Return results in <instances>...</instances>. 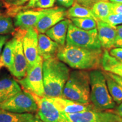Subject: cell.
Returning <instances> with one entry per match:
<instances>
[{"instance_id":"6da1fadb","label":"cell","mask_w":122,"mask_h":122,"mask_svg":"<svg viewBox=\"0 0 122 122\" xmlns=\"http://www.w3.org/2000/svg\"><path fill=\"white\" fill-rule=\"evenodd\" d=\"M103 52V49H89L66 44L59 47L57 57L74 69L91 71L101 68Z\"/></svg>"},{"instance_id":"7a4b0ae2","label":"cell","mask_w":122,"mask_h":122,"mask_svg":"<svg viewBox=\"0 0 122 122\" xmlns=\"http://www.w3.org/2000/svg\"><path fill=\"white\" fill-rule=\"evenodd\" d=\"M42 74L44 97H62L64 86L70 74V70L66 64L57 57L44 60Z\"/></svg>"},{"instance_id":"3957f363","label":"cell","mask_w":122,"mask_h":122,"mask_svg":"<svg viewBox=\"0 0 122 122\" xmlns=\"http://www.w3.org/2000/svg\"><path fill=\"white\" fill-rule=\"evenodd\" d=\"M89 73L86 70H76L70 72L63 90L62 97L83 104L91 103Z\"/></svg>"},{"instance_id":"277c9868","label":"cell","mask_w":122,"mask_h":122,"mask_svg":"<svg viewBox=\"0 0 122 122\" xmlns=\"http://www.w3.org/2000/svg\"><path fill=\"white\" fill-rule=\"evenodd\" d=\"M91 84L90 100L98 111L110 110L117 106L110 94L103 71L100 69L89 71Z\"/></svg>"},{"instance_id":"5b68a950","label":"cell","mask_w":122,"mask_h":122,"mask_svg":"<svg viewBox=\"0 0 122 122\" xmlns=\"http://www.w3.org/2000/svg\"><path fill=\"white\" fill-rule=\"evenodd\" d=\"M66 44L89 49H102L98 36L97 28L84 30L78 28L72 22L68 26Z\"/></svg>"},{"instance_id":"8992f818","label":"cell","mask_w":122,"mask_h":122,"mask_svg":"<svg viewBox=\"0 0 122 122\" xmlns=\"http://www.w3.org/2000/svg\"><path fill=\"white\" fill-rule=\"evenodd\" d=\"M43 59L40 56L37 58L34 66L27 70L26 75L18 80L24 89L40 97L44 96V86L42 74Z\"/></svg>"},{"instance_id":"52a82bcc","label":"cell","mask_w":122,"mask_h":122,"mask_svg":"<svg viewBox=\"0 0 122 122\" xmlns=\"http://www.w3.org/2000/svg\"><path fill=\"white\" fill-rule=\"evenodd\" d=\"M0 109L15 113H32L37 111L38 106L32 94L21 91L0 103Z\"/></svg>"},{"instance_id":"ba28073f","label":"cell","mask_w":122,"mask_h":122,"mask_svg":"<svg viewBox=\"0 0 122 122\" xmlns=\"http://www.w3.org/2000/svg\"><path fill=\"white\" fill-rule=\"evenodd\" d=\"M63 114L70 122H122V118L110 110H88Z\"/></svg>"},{"instance_id":"9c48e42d","label":"cell","mask_w":122,"mask_h":122,"mask_svg":"<svg viewBox=\"0 0 122 122\" xmlns=\"http://www.w3.org/2000/svg\"><path fill=\"white\" fill-rule=\"evenodd\" d=\"M23 36L17 33L13 38V63L9 71L13 76L19 79L26 75L27 70V61L22 44Z\"/></svg>"},{"instance_id":"30bf717a","label":"cell","mask_w":122,"mask_h":122,"mask_svg":"<svg viewBox=\"0 0 122 122\" xmlns=\"http://www.w3.org/2000/svg\"><path fill=\"white\" fill-rule=\"evenodd\" d=\"M38 106L37 115L44 122H66V118L48 97L32 94Z\"/></svg>"},{"instance_id":"8fae6325","label":"cell","mask_w":122,"mask_h":122,"mask_svg":"<svg viewBox=\"0 0 122 122\" xmlns=\"http://www.w3.org/2000/svg\"><path fill=\"white\" fill-rule=\"evenodd\" d=\"M51 8L39 10L28 9L20 11L15 15L14 19V26L24 30L35 28L41 18L49 13Z\"/></svg>"},{"instance_id":"7c38bea8","label":"cell","mask_w":122,"mask_h":122,"mask_svg":"<svg viewBox=\"0 0 122 122\" xmlns=\"http://www.w3.org/2000/svg\"><path fill=\"white\" fill-rule=\"evenodd\" d=\"M38 32L35 28L25 30L22 39L24 53L27 61V70L34 66L39 55L38 53Z\"/></svg>"},{"instance_id":"4fadbf2b","label":"cell","mask_w":122,"mask_h":122,"mask_svg":"<svg viewBox=\"0 0 122 122\" xmlns=\"http://www.w3.org/2000/svg\"><path fill=\"white\" fill-rule=\"evenodd\" d=\"M61 112L73 114L88 110L98 111L92 103L83 104L63 97H48Z\"/></svg>"},{"instance_id":"5bb4252c","label":"cell","mask_w":122,"mask_h":122,"mask_svg":"<svg viewBox=\"0 0 122 122\" xmlns=\"http://www.w3.org/2000/svg\"><path fill=\"white\" fill-rule=\"evenodd\" d=\"M67 16V11L65 8L61 7H52L49 13L41 18L35 28L38 32L44 33L58 23L65 19Z\"/></svg>"},{"instance_id":"9a60e30c","label":"cell","mask_w":122,"mask_h":122,"mask_svg":"<svg viewBox=\"0 0 122 122\" xmlns=\"http://www.w3.org/2000/svg\"><path fill=\"white\" fill-rule=\"evenodd\" d=\"M97 29L101 45L103 49L109 50L114 48L117 30L116 27H112L102 20H97Z\"/></svg>"},{"instance_id":"2e32d148","label":"cell","mask_w":122,"mask_h":122,"mask_svg":"<svg viewBox=\"0 0 122 122\" xmlns=\"http://www.w3.org/2000/svg\"><path fill=\"white\" fill-rule=\"evenodd\" d=\"M59 46L47 35L40 33L38 36V53L43 60L57 57Z\"/></svg>"},{"instance_id":"e0dca14e","label":"cell","mask_w":122,"mask_h":122,"mask_svg":"<svg viewBox=\"0 0 122 122\" xmlns=\"http://www.w3.org/2000/svg\"><path fill=\"white\" fill-rule=\"evenodd\" d=\"M71 20L65 19L50 28L45 32L46 35L58 44L60 46L66 45L69 24Z\"/></svg>"},{"instance_id":"ac0fdd59","label":"cell","mask_w":122,"mask_h":122,"mask_svg":"<svg viewBox=\"0 0 122 122\" xmlns=\"http://www.w3.org/2000/svg\"><path fill=\"white\" fill-rule=\"evenodd\" d=\"M101 68L106 72L122 77V60L111 56L107 50L103 49L101 60Z\"/></svg>"},{"instance_id":"d6986e66","label":"cell","mask_w":122,"mask_h":122,"mask_svg":"<svg viewBox=\"0 0 122 122\" xmlns=\"http://www.w3.org/2000/svg\"><path fill=\"white\" fill-rule=\"evenodd\" d=\"M22 91L16 81L10 77L0 79V103L6 101Z\"/></svg>"},{"instance_id":"ffe728a7","label":"cell","mask_w":122,"mask_h":122,"mask_svg":"<svg viewBox=\"0 0 122 122\" xmlns=\"http://www.w3.org/2000/svg\"><path fill=\"white\" fill-rule=\"evenodd\" d=\"M113 2L109 1H98L94 3L91 10L97 19L102 20L113 13Z\"/></svg>"},{"instance_id":"44dd1931","label":"cell","mask_w":122,"mask_h":122,"mask_svg":"<svg viewBox=\"0 0 122 122\" xmlns=\"http://www.w3.org/2000/svg\"><path fill=\"white\" fill-rule=\"evenodd\" d=\"M33 117L31 113H15L0 109V122H28Z\"/></svg>"},{"instance_id":"7402d4cb","label":"cell","mask_w":122,"mask_h":122,"mask_svg":"<svg viewBox=\"0 0 122 122\" xmlns=\"http://www.w3.org/2000/svg\"><path fill=\"white\" fill-rule=\"evenodd\" d=\"M103 71L108 90L114 102L119 105L122 102V88L107 72Z\"/></svg>"},{"instance_id":"603a6c76","label":"cell","mask_w":122,"mask_h":122,"mask_svg":"<svg viewBox=\"0 0 122 122\" xmlns=\"http://www.w3.org/2000/svg\"><path fill=\"white\" fill-rule=\"evenodd\" d=\"M13 63V39L7 41L0 56V70L6 67L9 71Z\"/></svg>"},{"instance_id":"cb8c5ba5","label":"cell","mask_w":122,"mask_h":122,"mask_svg":"<svg viewBox=\"0 0 122 122\" xmlns=\"http://www.w3.org/2000/svg\"><path fill=\"white\" fill-rule=\"evenodd\" d=\"M56 0H29L28 4L24 6L18 7V9L14 10L11 14H17L20 11L31 9H49L54 6Z\"/></svg>"},{"instance_id":"d4e9b609","label":"cell","mask_w":122,"mask_h":122,"mask_svg":"<svg viewBox=\"0 0 122 122\" xmlns=\"http://www.w3.org/2000/svg\"><path fill=\"white\" fill-rule=\"evenodd\" d=\"M67 16L72 18H92L97 20L89 8L80 5L78 3L74 4L67 11Z\"/></svg>"},{"instance_id":"484cf974","label":"cell","mask_w":122,"mask_h":122,"mask_svg":"<svg viewBox=\"0 0 122 122\" xmlns=\"http://www.w3.org/2000/svg\"><path fill=\"white\" fill-rule=\"evenodd\" d=\"M71 21L78 28L84 30H91L97 28V20L92 18H72Z\"/></svg>"},{"instance_id":"4316f807","label":"cell","mask_w":122,"mask_h":122,"mask_svg":"<svg viewBox=\"0 0 122 122\" xmlns=\"http://www.w3.org/2000/svg\"><path fill=\"white\" fill-rule=\"evenodd\" d=\"M13 20L9 16L0 15V35H9L15 32Z\"/></svg>"},{"instance_id":"83f0119b","label":"cell","mask_w":122,"mask_h":122,"mask_svg":"<svg viewBox=\"0 0 122 122\" xmlns=\"http://www.w3.org/2000/svg\"><path fill=\"white\" fill-rule=\"evenodd\" d=\"M102 20L109 24L111 26L115 27L122 24V14L116 13L111 14L102 19Z\"/></svg>"},{"instance_id":"f1b7e54d","label":"cell","mask_w":122,"mask_h":122,"mask_svg":"<svg viewBox=\"0 0 122 122\" xmlns=\"http://www.w3.org/2000/svg\"><path fill=\"white\" fill-rule=\"evenodd\" d=\"M117 30V37H116L114 48H122V25L116 27Z\"/></svg>"},{"instance_id":"f546056e","label":"cell","mask_w":122,"mask_h":122,"mask_svg":"<svg viewBox=\"0 0 122 122\" xmlns=\"http://www.w3.org/2000/svg\"><path fill=\"white\" fill-rule=\"evenodd\" d=\"M29 0H4L5 2L10 6L19 7L23 6Z\"/></svg>"},{"instance_id":"4dcf8cb0","label":"cell","mask_w":122,"mask_h":122,"mask_svg":"<svg viewBox=\"0 0 122 122\" xmlns=\"http://www.w3.org/2000/svg\"><path fill=\"white\" fill-rule=\"evenodd\" d=\"M110 54L117 58L122 60V48H114L110 50Z\"/></svg>"},{"instance_id":"1f68e13d","label":"cell","mask_w":122,"mask_h":122,"mask_svg":"<svg viewBox=\"0 0 122 122\" xmlns=\"http://www.w3.org/2000/svg\"><path fill=\"white\" fill-rule=\"evenodd\" d=\"M58 4L66 8H70L75 4V0H56Z\"/></svg>"},{"instance_id":"d6a6232c","label":"cell","mask_w":122,"mask_h":122,"mask_svg":"<svg viewBox=\"0 0 122 122\" xmlns=\"http://www.w3.org/2000/svg\"><path fill=\"white\" fill-rule=\"evenodd\" d=\"M10 38L9 35H0V56H1V52H2V48L5 45L8 40Z\"/></svg>"},{"instance_id":"836d02e7","label":"cell","mask_w":122,"mask_h":122,"mask_svg":"<svg viewBox=\"0 0 122 122\" xmlns=\"http://www.w3.org/2000/svg\"><path fill=\"white\" fill-rule=\"evenodd\" d=\"M113 13L122 14V4H117L113 2Z\"/></svg>"},{"instance_id":"e575fe53","label":"cell","mask_w":122,"mask_h":122,"mask_svg":"<svg viewBox=\"0 0 122 122\" xmlns=\"http://www.w3.org/2000/svg\"><path fill=\"white\" fill-rule=\"evenodd\" d=\"M110 111H111V112H114L119 116L120 117L122 118V102L118 105V106H116L115 108V110H114V111L112 110H110Z\"/></svg>"},{"instance_id":"d590c367","label":"cell","mask_w":122,"mask_h":122,"mask_svg":"<svg viewBox=\"0 0 122 122\" xmlns=\"http://www.w3.org/2000/svg\"><path fill=\"white\" fill-rule=\"evenodd\" d=\"M107 72V74L109 75L110 76H111L112 78H113L114 80H115L119 84L120 86H122V77H120V76H118V75H117L115 74H112V73H110V72Z\"/></svg>"},{"instance_id":"8d00e7d4","label":"cell","mask_w":122,"mask_h":122,"mask_svg":"<svg viewBox=\"0 0 122 122\" xmlns=\"http://www.w3.org/2000/svg\"><path fill=\"white\" fill-rule=\"evenodd\" d=\"M28 122H44L42 120L39 118V116L36 115L34 116L32 119H31L30 120H29Z\"/></svg>"},{"instance_id":"74e56055","label":"cell","mask_w":122,"mask_h":122,"mask_svg":"<svg viewBox=\"0 0 122 122\" xmlns=\"http://www.w3.org/2000/svg\"><path fill=\"white\" fill-rule=\"evenodd\" d=\"M110 2L117 3V4H122V0H110Z\"/></svg>"},{"instance_id":"f35d334b","label":"cell","mask_w":122,"mask_h":122,"mask_svg":"<svg viewBox=\"0 0 122 122\" xmlns=\"http://www.w3.org/2000/svg\"><path fill=\"white\" fill-rule=\"evenodd\" d=\"M3 8V3L0 1V12L1 11V10H2Z\"/></svg>"},{"instance_id":"ab89813d","label":"cell","mask_w":122,"mask_h":122,"mask_svg":"<svg viewBox=\"0 0 122 122\" xmlns=\"http://www.w3.org/2000/svg\"><path fill=\"white\" fill-rule=\"evenodd\" d=\"M91 1H93V2H98V1H108V0H91Z\"/></svg>"}]
</instances>
